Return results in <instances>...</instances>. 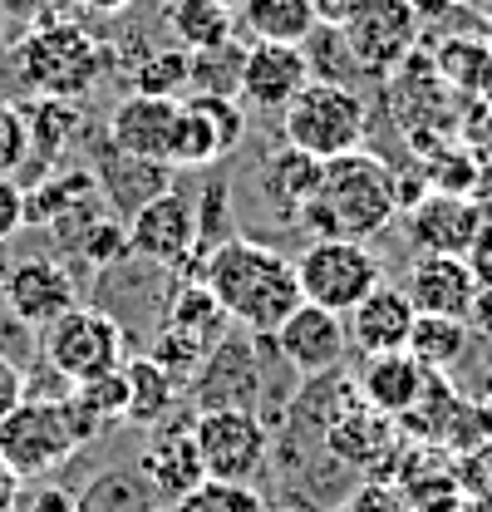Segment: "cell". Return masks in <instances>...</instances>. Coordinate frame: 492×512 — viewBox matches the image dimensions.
Masks as SVG:
<instances>
[{
	"label": "cell",
	"mask_w": 492,
	"mask_h": 512,
	"mask_svg": "<svg viewBox=\"0 0 492 512\" xmlns=\"http://www.w3.org/2000/svg\"><path fill=\"white\" fill-rule=\"evenodd\" d=\"M202 281L212 286V296L222 301V311L232 325H242L251 335H271L281 320L301 306V286H296V261L281 256L266 242L251 237H222L207 261H202Z\"/></svg>",
	"instance_id": "cell-1"
},
{
	"label": "cell",
	"mask_w": 492,
	"mask_h": 512,
	"mask_svg": "<svg viewBox=\"0 0 492 512\" xmlns=\"http://www.w3.org/2000/svg\"><path fill=\"white\" fill-rule=\"evenodd\" d=\"M394 217H399L394 168H384V158H374L365 148L325 158L315 188L296 212V222L310 237H350V242L379 237Z\"/></svg>",
	"instance_id": "cell-2"
},
{
	"label": "cell",
	"mask_w": 492,
	"mask_h": 512,
	"mask_svg": "<svg viewBox=\"0 0 492 512\" xmlns=\"http://www.w3.org/2000/svg\"><path fill=\"white\" fill-rule=\"evenodd\" d=\"M10 69L30 94L84 99L109 74V50L89 25L60 15V20H45V25H25V35L10 50Z\"/></svg>",
	"instance_id": "cell-3"
},
{
	"label": "cell",
	"mask_w": 492,
	"mask_h": 512,
	"mask_svg": "<svg viewBox=\"0 0 492 512\" xmlns=\"http://www.w3.org/2000/svg\"><path fill=\"white\" fill-rule=\"evenodd\" d=\"M365 99L345 79H306L301 94L281 109V138L310 158H340L365 138Z\"/></svg>",
	"instance_id": "cell-4"
},
{
	"label": "cell",
	"mask_w": 492,
	"mask_h": 512,
	"mask_svg": "<svg viewBox=\"0 0 492 512\" xmlns=\"http://www.w3.org/2000/svg\"><path fill=\"white\" fill-rule=\"evenodd\" d=\"M40 355L60 380L79 384L94 375H109L128 360V340L123 325L99 306H69L40 330Z\"/></svg>",
	"instance_id": "cell-5"
},
{
	"label": "cell",
	"mask_w": 492,
	"mask_h": 512,
	"mask_svg": "<svg viewBox=\"0 0 492 512\" xmlns=\"http://www.w3.org/2000/svg\"><path fill=\"white\" fill-rule=\"evenodd\" d=\"M384 281V261L369 242H350V237H315L306 252L296 256V286L301 301L325 306L335 316H345L360 296H369Z\"/></svg>",
	"instance_id": "cell-6"
},
{
	"label": "cell",
	"mask_w": 492,
	"mask_h": 512,
	"mask_svg": "<svg viewBox=\"0 0 492 512\" xmlns=\"http://www.w3.org/2000/svg\"><path fill=\"white\" fill-rule=\"evenodd\" d=\"M74 448H79V439H74V429H69V414H64L60 394H55V399L25 394V399L0 419V463H5L20 483L64 468Z\"/></svg>",
	"instance_id": "cell-7"
},
{
	"label": "cell",
	"mask_w": 492,
	"mask_h": 512,
	"mask_svg": "<svg viewBox=\"0 0 492 512\" xmlns=\"http://www.w3.org/2000/svg\"><path fill=\"white\" fill-rule=\"evenodd\" d=\"M335 30L350 55V69L365 79H389L419 40V20L409 0H355Z\"/></svg>",
	"instance_id": "cell-8"
},
{
	"label": "cell",
	"mask_w": 492,
	"mask_h": 512,
	"mask_svg": "<svg viewBox=\"0 0 492 512\" xmlns=\"http://www.w3.org/2000/svg\"><path fill=\"white\" fill-rule=\"evenodd\" d=\"M128 247L158 266H173L178 276H187L197 266L202 276V261L207 247L197 237V207L192 197H183L178 188H158L153 197H143L133 212H128Z\"/></svg>",
	"instance_id": "cell-9"
},
{
	"label": "cell",
	"mask_w": 492,
	"mask_h": 512,
	"mask_svg": "<svg viewBox=\"0 0 492 512\" xmlns=\"http://www.w3.org/2000/svg\"><path fill=\"white\" fill-rule=\"evenodd\" d=\"M192 439L207 478H232V483H251L271 453V434L256 409H197Z\"/></svg>",
	"instance_id": "cell-10"
},
{
	"label": "cell",
	"mask_w": 492,
	"mask_h": 512,
	"mask_svg": "<svg viewBox=\"0 0 492 512\" xmlns=\"http://www.w3.org/2000/svg\"><path fill=\"white\" fill-rule=\"evenodd\" d=\"M256 340L261 335L232 325L197 360V370L187 375L192 409H256V399H261V355H256Z\"/></svg>",
	"instance_id": "cell-11"
},
{
	"label": "cell",
	"mask_w": 492,
	"mask_h": 512,
	"mask_svg": "<svg viewBox=\"0 0 492 512\" xmlns=\"http://www.w3.org/2000/svg\"><path fill=\"white\" fill-rule=\"evenodd\" d=\"M246 133V109L232 94H183L178 99V133L168 168H212L232 158Z\"/></svg>",
	"instance_id": "cell-12"
},
{
	"label": "cell",
	"mask_w": 492,
	"mask_h": 512,
	"mask_svg": "<svg viewBox=\"0 0 492 512\" xmlns=\"http://www.w3.org/2000/svg\"><path fill=\"white\" fill-rule=\"evenodd\" d=\"M266 340L276 345V355H281L301 380L335 375V370L345 365V355H350L345 316H335V311H325V306H310V301H301Z\"/></svg>",
	"instance_id": "cell-13"
},
{
	"label": "cell",
	"mask_w": 492,
	"mask_h": 512,
	"mask_svg": "<svg viewBox=\"0 0 492 512\" xmlns=\"http://www.w3.org/2000/svg\"><path fill=\"white\" fill-rule=\"evenodd\" d=\"M0 301L10 306V316L20 325H30L40 335L55 316H64L69 306H79V286H74V271L64 261H55V256H25V261H10V271L0 281Z\"/></svg>",
	"instance_id": "cell-14"
},
{
	"label": "cell",
	"mask_w": 492,
	"mask_h": 512,
	"mask_svg": "<svg viewBox=\"0 0 492 512\" xmlns=\"http://www.w3.org/2000/svg\"><path fill=\"white\" fill-rule=\"evenodd\" d=\"M310 79V60L301 45H271V40H251L242 50V74H237V99L246 109H261V114H281L301 84Z\"/></svg>",
	"instance_id": "cell-15"
},
{
	"label": "cell",
	"mask_w": 492,
	"mask_h": 512,
	"mask_svg": "<svg viewBox=\"0 0 492 512\" xmlns=\"http://www.w3.org/2000/svg\"><path fill=\"white\" fill-rule=\"evenodd\" d=\"M173 133H178V99H158V94H123L104 124V138L128 153V158H148L163 163L173 158Z\"/></svg>",
	"instance_id": "cell-16"
},
{
	"label": "cell",
	"mask_w": 492,
	"mask_h": 512,
	"mask_svg": "<svg viewBox=\"0 0 492 512\" xmlns=\"http://www.w3.org/2000/svg\"><path fill=\"white\" fill-rule=\"evenodd\" d=\"M325 448L335 463L345 468H384L394 458V419L379 414L374 404H365L360 394L340 399L330 414H325Z\"/></svg>",
	"instance_id": "cell-17"
},
{
	"label": "cell",
	"mask_w": 492,
	"mask_h": 512,
	"mask_svg": "<svg viewBox=\"0 0 492 512\" xmlns=\"http://www.w3.org/2000/svg\"><path fill=\"white\" fill-rule=\"evenodd\" d=\"M133 468H138V478L148 483V493H153L158 503H168V508L207 478V468H202V458H197L192 424H158Z\"/></svg>",
	"instance_id": "cell-18"
},
{
	"label": "cell",
	"mask_w": 492,
	"mask_h": 512,
	"mask_svg": "<svg viewBox=\"0 0 492 512\" xmlns=\"http://www.w3.org/2000/svg\"><path fill=\"white\" fill-rule=\"evenodd\" d=\"M409 242L419 252L468 256L483 242V212L458 192H424L409 207Z\"/></svg>",
	"instance_id": "cell-19"
},
{
	"label": "cell",
	"mask_w": 492,
	"mask_h": 512,
	"mask_svg": "<svg viewBox=\"0 0 492 512\" xmlns=\"http://www.w3.org/2000/svg\"><path fill=\"white\" fill-rule=\"evenodd\" d=\"M404 296L414 301L419 316H458L468 320V306L478 296V266L463 261V256H443V252H424L409 266V281H404Z\"/></svg>",
	"instance_id": "cell-20"
},
{
	"label": "cell",
	"mask_w": 492,
	"mask_h": 512,
	"mask_svg": "<svg viewBox=\"0 0 492 512\" xmlns=\"http://www.w3.org/2000/svg\"><path fill=\"white\" fill-rule=\"evenodd\" d=\"M414 301L404 296V286H389L379 281L369 296H360L350 311H345V335L360 355H384V350H404L409 345V330H414Z\"/></svg>",
	"instance_id": "cell-21"
},
{
	"label": "cell",
	"mask_w": 492,
	"mask_h": 512,
	"mask_svg": "<svg viewBox=\"0 0 492 512\" xmlns=\"http://www.w3.org/2000/svg\"><path fill=\"white\" fill-rule=\"evenodd\" d=\"M429 370L409 355V350H384V355H365V370H360V399L374 404L379 414L399 419L419 394H424Z\"/></svg>",
	"instance_id": "cell-22"
},
{
	"label": "cell",
	"mask_w": 492,
	"mask_h": 512,
	"mask_svg": "<svg viewBox=\"0 0 492 512\" xmlns=\"http://www.w3.org/2000/svg\"><path fill=\"white\" fill-rule=\"evenodd\" d=\"M123 375H128V409H123V424H138V429H158L178 394H183V380L168 375L153 355H133L123 360Z\"/></svg>",
	"instance_id": "cell-23"
},
{
	"label": "cell",
	"mask_w": 492,
	"mask_h": 512,
	"mask_svg": "<svg viewBox=\"0 0 492 512\" xmlns=\"http://www.w3.org/2000/svg\"><path fill=\"white\" fill-rule=\"evenodd\" d=\"M163 325L183 330V335H192L197 345H207V350H212V345L232 330V316L222 311V301L212 296V286H207L202 276H183V281H178V291H173V301H168Z\"/></svg>",
	"instance_id": "cell-24"
},
{
	"label": "cell",
	"mask_w": 492,
	"mask_h": 512,
	"mask_svg": "<svg viewBox=\"0 0 492 512\" xmlns=\"http://www.w3.org/2000/svg\"><path fill=\"white\" fill-rule=\"evenodd\" d=\"M315 178H320V158H310V153L291 148V143H281V148L266 153V163H261L266 202H276V212H281L286 222H296V212H301V202L310 197Z\"/></svg>",
	"instance_id": "cell-25"
},
{
	"label": "cell",
	"mask_w": 492,
	"mask_h": 512,
	"mask_svg": "<svg viewBox=\"0 0 492 512\" xmlns=\"http://www.w3.org/2000/svg\"><path fill=\"white\" fill-rule=\"evenodd\" d=\"M20 114H25V128H30V158H45V163H60L69 153V143L84 133L79 99H45V94H35V104H25Z\"/></svg>",
	"instance_id": "cell-26"
},
{
	"label": "cell",
	"mask_w": 492,
	"mask_h": 512,
	"mask_svg": "<svg viewBox=\"0 0 492 512\" xmlns=\"http://www.w3.org/2000/svg\"><path fill=\"white\" fill-rule=\"evenodd\" d=\"M168 20V35L183 45V50H212V45H227L232 40V0H168L163 10Z\"/></svg>",
	"instance_id": "cell-27"
},
{
	"label": "cell",
	"mask_w": 492,
	"mask_h": 512,
	"mask_svg": "<svg viewBox=\"0 0 492 512\" xmlns=\"http://www.w3.org/2000/svg\"><path fill=\"white\" fill-rule=\"evenodd\" d=\"M237 25L251 40L301 45L315 30V10H310V0H237Z\"/></svg>",
	"instance_id": "cell-28"
},
{
	"label": "cell",
	"mask_w": 492,
	"mask_h": 512,
	"mask_svg": "<svg viewBox=\"0 0 492 512\" xmlns=\"http://www.w3.org/2000/svg\"><path fill=\"white\" fill-rule=\"evenodd\" d=\"M429 375H448L463 350H468V320L458 316H414V330H409V345H404Z\"/></svg>",
	"instance_id": "cell-29"
},
{
	"label": "cell",
	"mask_w": 492,
	"mask_h": 512,
	"mask_svg": "<svg viewBox=\"0 0 492 512\" xmlns=\"http://www.w3.org/2000/svg\"><path fill=\"white\" fill-rule=\"evenodd\" d=\"M94 178H99V192L104 197H114V207H138L143 197H153L158 188H168L163 183V163H148V158H128L119 153L114 143H109V153H104V163L94 168Z\"/></svg>",
	"instance_id": "cell-30"
},
{
	"label": "cell",
	"mask_w": 492,
	"mask_h": 512,
	"mask_svg": "<svg viewBox=\"0 0 492 512\" xmlns=\"http://www.w3.org/2000/svg\"><path fill=\"white\" fill-rule=\"evenodd\" d=\"M133 94H158V99H183L187 94V50L183 45H163V50H143L128 69Z\"/></svg>",
	"instance_id": "cell-31"
},
{
	"label": "cell",
	"mask_w": 492,
	"mask_h": 512,
	"mask_svg": "<svg viewBox=\"0 0 492 512\" xmlns=\"http://www.w3.org/2000/svg\"><path fill=\"white\" fill-rule=\"evenodd\" d=\"M237 74H242V45H212V50H187V94H232L237 99Z\"/></svg>",
	"instance_id": "cell-32"
},
{
	"label": "cell",
	"mask_w": 492,
	"mask_h": 512,
	"mask_svg": "<svg viewBox=\"0 0 492 512\" xmlns=\"http://www.w3.org/2000/svg\"><path fill=\"white\" fill-rule=\"evenodd\" d=\"M173 512H266V498L251 483H232V478H202L192 493H183Z\"/></svg>",
	"instance_id": "cell-33"
},
{
	"label": "cell",
	"mask_w": 492,
	"mask_h": 512,
	"mask_svg": "<svg viewBox=\"0 0 492 512\" xmlns=\"http://www.w3.org/2000/svg\"><path fill=\"white\" fill-rule=\"evenodd\" d=\"M74 252H79V261H84L89 271H114L123 256L133 252V247H128V227H123L119 217L104 212V217H94V222L74 237Z\"/></svg>",
	"instance_id": "cell-34"
},
{
	"label": "cell",
	"mask_w": 492,
	"mask_h": 512,
	"mask_svg": "<svg viewBox=\"0 0 492 512\" xmlns=\"http://www.w3.org/2000/svg\"><path fill=\"white\" fill-rule=\"evenodd\" d=\"M30 163V128L20 104L0 99V178H15L20 168Z\"/></svg>",
	"instance_id": "cell-35"
},
{
	"label": "cell",
	"mask_w": 492,
	"mask_h": 512,
	"mask_svg": "<svg viewBox=\"0 0 492 512\" xmlns=\"http://www.w3.org/2000/svg\"><path fill=\"white\" fill-rule=\"evenodd\" d=\"M345 512H414V498H409L404 483H394V478H365V483L345 498Z\"/></svg>",
	"instance_id": "cell-36"
},
{
	"label": "cell",
	"mask_w": 492,
	"mask_h": 512,
	"mask_svg": "<svg viewBox=\"0 0 492 512\" xmlns=\"http://www.w3.org/2000/svg\"><path fill=\"white\" fill-rule=\"evenodd\" d=\"M0 15L15 25H45V20L69 15V0H0Z\"/></svg>",
	"instance_id": "cell-37"
},
{
	"label": "cell",
	"mask_w": 492,
	"mask_h": 512,
	"mask_svg": "<svg viewBox=\"0 0 492 512\" xmlns=\"http://www.w3.org/2000/svg\"><path fill=\"white\" fill-rule=\"evenodd\" d=\"M20 227H25V188L15 178H0V247H10Z\"/></svg>",
	"instance_id": "cell-38"
},
{
	"label": "cell",
	"mask_w": 492,
	"mask_h": 512,
	"mask_svg": "<svg viewBox=\"0 0 492 512\" xmlns=\"http://www.w3.org/2000/svg\"><path fill=\"white\" fill-rule=\"evenodd\" d=\"M20 399H25V370H20V360H15L10 350H0V419H5Z\"/></svg>",
	"instance_id": "cell-39"
},
{
	"label": "cell",
	"mask_w": 492,
	"mask_h": 512,
	"mask_svg": "<svg viewBox=\"0 0 492 512\" xmlns=\"http://www.w3.org/2000/svg\"><path fill=\"white\" fill-rule=\"evenodd\" d=\"M468 325L492 340V281H478V296H473V306H468Z\"/></svg>",
	"instance_id": "cell-40"
},
{
	"label": "cell",
	"mask_w": 492,
	"mask_h": 512,
	"mask_svg": "<svg viewBox=\"0 0 492 512\" xmlns=\"http://www.w3.org/2000/svg\"><path fill=\"white\" fill-rule=\"evenodd\" d=\"M30 512H79V498L64 493V488H40L35 503H30Z\"/></svg>",
	"instance_id": "cell-41"
},
{
	"label": "cell",
	"mask_w": 492,
	"mask_h": 512,
	"mask_svg": "<svg viewBox=\"0 0 492 512\" xmlns=\"http://www.w3.org/2000/svg\"><path fill=\"white\" fill-rule=\"evenodd\" d=\"M458 5H463V0H409V10H414V20H419V25H438V20H448Z\"/></svg>",
	"instance_id": "cell-42"
},
{
	"label": "cell",
	"mask_w": 492,
	"mask_h": 512,
	"mask_svg": "<svg viewBox=\"0 0 492 512\" xmlns=\"http://www.w3.org/2000/svg\"><path fill=\"white\" fill-rule=\"evenodd\" d=\"M350 5H355V0H310L315 25H340V20L350 15Z\"/></svg>",
	"instance_id": "cell-43"
},
{
	"label": "cell",
	"mask_w": 492,
	"mask_h": 512,
	"mask_svg": "<svg viewBox=\"0 0 492 512\" xmlns=\"http://www.w3.org/2000/svg\"><path fill=\"white\" fill-rule=\"evenodd\" d=\"M69 5H79L84 15H123V10H133V0H69Z\"/></svg>",
	"instance_id": "cell-44"
},
{
	"label": "cell",
	"mask_w": 492,
	"mask_h": 512,
	"mask_svg": "<svg viewBox=\"0 0 492 512\" xmlns=\"http://www.w3.org/2000/svg\"><path fill=\"white\" fill-rule=\"evenodd\" d=\"M20 508V478L0 463V512H15Z\"/></svg>",
	"instance_id": "cell-45"
},
{
	"label": "cell",
	"mask_w": 492,
	"mask_h": 512,
	"mask_svg": "<svg viewBox=\"0 0 492 512\" xmlns=\"http://www.w3.org/2000/svg\"><path fill=\"white\" fill-rule=\"evenodd\" d=\"M5 271H10V256H5V247H0V281H5Z\"/></svg>",
	"instance_id": "cell-46"
},
{
	"label": "cell",
	"mask_w": 492,
	"mask_h": 512,
	"mask_svg": "<svg viewBox=\"0 0 492 512\" xmlns=\"http://www.w3.org/2000/svg\"><path fill=\"white\" fill-rule=\"evenodd\" d=\"M483 10H488V20H492V0H483Z\"/></svg>",
	"instance_id": "cell-47"
},
{
	"label": "cell",
	"mask_w": 492,
	"mask_h": 512,
	"mask_svg": "<svg viewBox=\"0 0 492 512\" xmlns=\"http://www.w3.org/2000/svg\"><path fill=\"white\" fill-rule=\"evenodd\" d=\"M266 512H296V508H266Z\"/></svg>",
	"instance_id": "cell-48"
}]
</instances>
